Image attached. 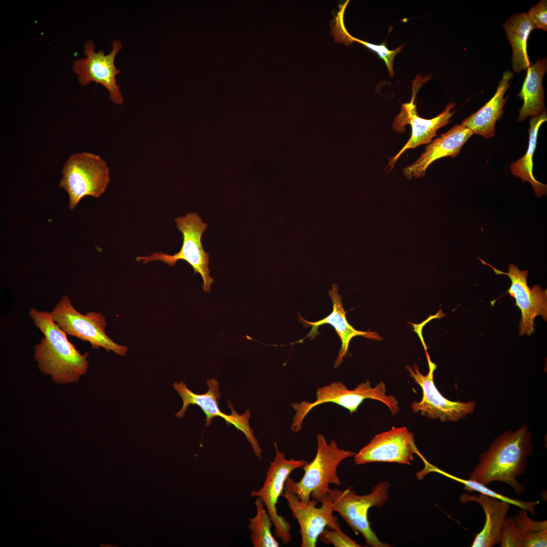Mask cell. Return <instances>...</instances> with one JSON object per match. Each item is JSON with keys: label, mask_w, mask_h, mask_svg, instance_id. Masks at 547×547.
Wrapping results in <instances>:
<instances>
[{"label": "cell", "mask_w": 547, "mask_h": 547, "mask_svg": "<svg viewBox=\"0 0 547 547\" xmlns=\"http://www.w3.org/2000/svg\"><path fill=\"white\" fill-rule=\"evenodd\" d=\"M532 439L526 424L515 431H505L479 455L469 479L484 485L502 482L510 485L516 494L523 493L525 487L517 478L526 472L528 458L534 448Z\"/></svg>", "instance_id": "6da1fadb"}, {"label": "cell", "mask_w": 547, "mask_h": 547, "mask_svg": "<svg viewBox=\"0 0 547 547\" xmlns=\"http://www.w3.org/2000/svg\"><path fill=\"white\" fill-rule=\"evenodd\" d=\"M29 316L44 335L34 347L33 358L39 370L58 384L79 381L89 369L88 353L82 354L76 348L50 312L32 307Z\"/></svg>", "instance_id": "7a4b0ae2"}, {"label": "cell", "mask_w": 547, "mask_h": 547, "mask_svg": "<svg viewBox=\"0 0 547 547\" xmlns=\"http://www.w3.org/2000/svg\"><path fill=\"white\" fill-rule=\"evenodd\" d=\"M317 449L315 458L301 467L304 474L298 482L288 478L286 490L302 502L309 503L310 496L320 503L329 493V485L340 486L337 468L344 459L354 456L355 453L339 448L333 440L328 443L322 434L317 436Z\"/></svg>", "instance_id": "3957f363"}, {"label": "cell", "mask_w": 547, "mask_h": 547, "mask_svg": "<svg viewBox=\"0 0 547 547\" xmlns=\"http://www.w3.org/2000/svg\"><path fill=\"white\" fill-rule=\"evenodd\" d=\"M366 399H372L384 403L395 415L399 411L398 402L392 395L386 394L385 385L383 382L372 387L369 381L358 385L354 389H349L341 381L331 383L318 388L316 400L312 402H295L291 407L295 411L291 424L294 432L301 430L303 420L315 407L326 403L336 404L349 411L350 414L357 412L359 406Z\"/></svg>", "instance_id": "277c9868"}, {"label": "cell", "mask_w": 547, "mask_h": 547, "mask_svg": "<svg viewBox=\"0 0 547 547\" xmlns=\"http://www.w3.org/2000/svg\"><path fill=\"white\" fill-rule=\"evenodd\" d=\"M62 174L59 186L68 193L71 210L86 196L100 197L110 180L107 163L98 155L88 152L70 155L63 165Z\"/></svg>", "instance_id": "5b68a950"}, {"label": "cell", "mask_w": 547, "mask_h": 547, "mask_svg": "<svg viewBox=\"0 0 547 547\" xmlns=\"http://www.w3.org/2000/svg\"><path fill=\"white\" fill-rule=\"evenodd\" d=\"M389 484L386 481L378 483L370 493L360 495L350 488L344 491L330 489L329 493L332 501L334 512H337L350 528L365 538L367 546L387 547L381 541L371 529L368 519V512L371 507L383 506L389 498Z\"/></svg>", "instance_id": "8992f818"}, {"label": "cell", "mask_w": 547, "mask_h": 547, "mask_svg": "<svg viewBox=\"0 0 547 547\" xmlns=\"http://www.w3.org/2000/svg\"><path fill=\"white\" fill-rule=\"evenodd\" d=\"M50 314L67 335L89 342L93 349L102 347L121 356L126 355L128 347L115 343L106 334V322L101 313L82 314L73 306L70 298L63 295Z\"/></svg>", "instance_id": "52a82bcc"}, {"label": "cell", "mask_w": 547, "mask_h": 547, "mask_svg": "<svg viewBox=\"0 0 547 547\" xmlns=\"http://www.w3.org/2000/svg\"><path fill=\"white\" fill-rule=\"evenodd\" d=\"M175 221L183 238L179 251L173 255L156 252L150 256L137 257L136 260H142L145 264L160 260L170 266H174L178 260H184L192 266L194 274L199 273L201 276L203 290L206 292H210L211 286L214 280L210 276L209 253L204 250L201 241L203 233L207 228V224L203 222L202 218L194 213L175 218Z\"/></svg>", "instance_id": "ba28073f"}, {"label": "cell", "mask_w": 547, "mask_h": 547, "mask_svg": "<svg viewBox=\"0 0 547 547\" xmlns=\"http://www.w3.org/2000/svg\"><path fill=\"white\" fill-rule=\"evenodd\" d=\"M206 383L208 390L206 393L202 394H196L191 391L182 381L179 383L176 382L173 383L174 388L183 401L182 406L176 413L175 416L177 418L183 417L190 405H197L201 408L206 415V427L211 424L212 420L214 417H221L228 424L233 425L237 429L243 433L256 455L261 454L262 449L249 425V420L251 415L250 410H247L243 414H240L228 401L227 406L230 410L231 414H227L221 412L219 406L220 393L218 381L215 378H211L208 379Z\"/></svg>", "instance_id": "9c48e42d"}, {"label": "cell", "mask_w": 547, "mask_h": 547, "mask_svg": "<svg viewBox=\"0 0 547 547\" xmlns=\"http://www.w3.org/2000/svg\"><path fill=\"white\" fill-rule=\"evenodd\" d=\"M425 350L429 368L427 374L421 373L417 365L406 367L410 376L422 390L421 401H414L411 404L413 411L419 412L429 419H438L443 422H457L473 413L476 407L475 401H451L440 393L434 381V372L437 365L431 360L426 349Z\"/></svg>", "instance_id": "30bf717a"}, {"label": "cell", "mask_w": 547, "mask_h": 547, "mask_svg": "<svg viewBox=\"0 0 547 547\" xmlns=\"http://www.w3.org/2000/svg\"><path fill=\"white\" fill-rule=\"evenodd\" d=\"M274 445L276 455L266 472L263 485L258 490L251 491L250 495L261 498L273 523L276 537L286 544L291 541V525L278 514L276 505L280 496L284 492V486L290 474L295 469L301 468L308 462L303 459H286L285 454L279 450L276 442Z\"/></svg>", "instance_id": "8fae6325"}, {"label": "cell", "mask_w": 547, "mask_h": 547, "mask_svg": "<svg viewBox=\"0 0 547 547\" xmlns=\"http://www.w3.org/2000/svg\"><path fill=\"white\" fill-rule=\"evenodd\" d=\"M111 52L105 54L103 50L96 52L92 41H87L83 53L86 57L74 61L72 69L78 75V81L82 86L85 87L94 82L102 85L109 92V97L115 104L123 103V97L120 87L116 83V75L121 71L114 64L116 54L123 46L118 40H114Z\"/></svg>", "instance_id": "7c38bea8"}, {"label": "cell", "mask_w": 547, "mask_h": 547, "mask_svg": "<svg viewBox=\"0 0 547 547\" xmlns=\"http://www.w3.org/2000/svg\"><path fill=\"white\" fill-rule=\"evenodd\" d=\"M419 452L414 435L406 427H392L376 435L354 456L356 464L374 462H397L411 465L414 454Z\"/></svg>", "instance_id": "4fadbf2b"}, {"label": "cell", "mask_w": 547, "mask_h": 547, "mask_svg": "<svg viewBox=\"0 0 547 547\" xmlns=\"http://www.w3.org/2000/svg\"><path fill=\"white\" fill-rule=\"evenodd\" d=\"M480 260L493 269L497 275H505L511 281V285L507 292L516 299V305L521 310V318L519 324V334L530 335L534 332L535 318L541 316L547 320V292L537 284L532 288L528 287L527 278L528 270H521L513 263L509 266L508 272L497 269L490 264Z\"/></svg>", "instance_id": "5bb4252c"}, {"label": "cell", "mask_w": 547, "mask_h": 547, "mask_svg": "<svg viewBox=\"0 0 547 547\" xmlns=\"http://www.w3.org/2000/svg\"><path fill=\"white\" fill-rule=\"evenodd\" d=\"M282 495L286 499L293 518L299 524L301 547L316 546L320 535L327 526L333 528L340 525L337 517L333 515L329 493L323 498L320 507H317L319 502L317 500L313 499L309 503H305L286 490Z\"/></svg>", "instance_id": "9a60e30c"}, {"label": "cell", "mask_w": 547, "mask_h": 547, "mask_svg": "<svg viewBox=\"0 0 547 547\" xmlns=\"http://www.w3.org/2000/svg\"><path fill=\"white\" fill-rule=\"evenodd\" d=\"M414 98L415 97L413 96L410 102L402 104L401 111L393 123V129L399 133H403L405 126L410 125L412 128V134L401 150L389 160L388 166H391V168L405 150L429 143L432 139L437 135L438 130L450 122V120L455 112H451L456 104L453 102L448 104L445 110L435 118L431 119L421 118L418 115L416 105L414 103Z\"/></svg>", "instance_id": "2e32d148"}, {"label": "cell", "mask_w": 547, "mask_h": 547, "mask_svg": "<svg viewBox=\"0 0 547 547\" xmlns=\"http://www.w3.org/2000/svg\"><path fill=\"white\" fill-rule=\"evenodd\" d=\"M473 134L462 124L454 125L432 141L415 162L404 169L405 176L409 179L423 176L428 167L435 161L446 157L455 158Z\"/></svg>", "instance_id": "e0dca14e"}, {"label": "cell", "mask_w": 547, "mask_h": 547, "mask_svg": "<svg viewBox=\"0 0 547 547\" xmlns=\"http://www.w3.org/2000/svg\"><path fill=\"white\" fill-rule=\"evenodd\" d=\"M459 498L463 503L470 501L478 503L485 514L484 527L476 535L471 546L493 547L499 544L502 528L511 504L481 493L476 495L463 493Z\"/></svg>", "instance_id": "ac0fdd59"}, {"label": "cell", "mask_w": 547, "mask_h": 547, "mask_svg": "<svg viewBox=\"0 0 547 547\" xmlns=\"http://www.w3.org/2000/svg\"><path fill=\"white\" fill-rule=\"evenodd\" d=\"M332 289L328 291L333 303V310L331 314L326 318L317 322L307 321L301 317L302 321L308 326H311L312 328L308 335L304 338L310 337L311 339L315 337L318 333V328L324 324H330L335 329L341 341V348L334 364V368H337L342 363L343 357L346 355L351 339L357 336H362L366 338L379 340L381 338L376 333L365 332L356 330L347 321L345 311L342 303V297L338 292L337 285H332Z\"/></svg>", "instance_id": "d6986e66"}, {"label": "cell", "mask_w": 547, "mask_h": 547, "mask_svg": "<svg viewBox=\"0 0 547 547\" xmlns=\"http://www.w3.org/2000/svg\"><path fill=\"white\" fill-rule=\"evenodd\" d=\"M513 77L512 71H505L493 96L479 110L463 120L462 124L470 129L473 134L480 135L487 139L493 137L495 133L496 123L501 118L503 106L508 98V97L504 98V95L510 87Z\"/></svg>", "instance_id": "ffe728a7"}, {"label": "cell", "mask_w": 547, "mask_h": 547, "mask_svg": "<svg viewBox=\"0 0 547 547\" xmlns=\"http://www.w3.org/2000/svg\"><path fill=\"white\" fill-rule=\"evenodd\" d=\"M547 71V59H537L527 69V74L518 96L523 104L520 110L518 122L527 117H536L545 112L542 79Z\"/></svg>", "instance_id": "44dd1931"}, {"label": "cell", "mask_w": 547, "mask_h": 547, "mask_svg": "<svg viewBox=\"0 0 547 547\" xmlns=\"http://www.w3.org/2000/svg\"><path fill=\"white\" fill-rule=\"evenodd\" d=\"M503 26L512 48L513 70L519 73L527 69L531 64L527 52V43L530 32L534 29L527 13L512 15Z\"/></svg>", "instance_id": "7402d4cb"}, {"label": "cell", "mask_w": 547, "mask_h": 547, "mask_svg": "<svg viewBox=\"0 0 547 547\" xmlns=\"http://www.w3.org/2000/svg\"><path fill=\"white\" fill-rule=\"evenodd\" d=\"M546 120V111L539 116L530 119L527 150L522 158L513 163L510 166L512 174L520 177L523 181L529 182L536 196L538 197L546 194L547 186L546 184L538 181L534 178L533 174L532 158L537 141L539 128Z\"/></svg>", "instance_id": "603a6c76"}, {"label": "cell", "mask_w": 547, "mask_h": 547, "mask_svg": "<svg viewBox=\"0 0 547 547\" xmlns=\"http://www.w3.org/2000/svg\"><path fill=\"white\" fill-rule=\"evenodd\" d=\"M421 456L420 457L421 458V459L424 462V467L421 471L418 472L416 474V476L418 479L421 480L425 476L430 473H438L446 477H447L449 479H451L454 481H455L463 484L464 485L463 489L470 493H472L474 491H477L478 492H479L480 493L495 497L500 500L507 502L512 505L518 506L521 509H523L527 512H529L532 515H535L536 506L540 502L539 500L524 501L510 498L501 494L498 493L490 489V488L487 487L486 485H483L474 480H471L470 479H462L452 475L449 473H448L443 471L442 470L438 468V467L435 466L434 465L430 463L424 458L423 456Z\"/></svg>", "instance_id": "cb8c5ba5"}, {"label": "cell", "mask_w": 547, "mask_h": 547, "mask_svg": "<svg viewBox=\"0 0 547 547\" xmlns=\"http://www.w3.org/2000/svg\"><path fill=\"white\" fill-rule=\"evenodd\" d=\"M528 512L521 509L513 518L521 542L522 547L547 546V521H534L528 516Z\"/></svg>", "instance_id": "d4e9b609"}, {"label": "cell", "mask_w": 547, "mask_h": 547, "mask_svg": "<svg viewBox=\"0 0 547 547\" xmlns=\"http://www.w3.org/2000/svg\"><path fill=\"white\" fill-rule=\"evenodd\" d=\"M256 515L249 519L248 528L251 531L250 539L254 547H278L279 542L273 536L271 528L273 523L264 504L259 497L255 502Z\"/></svg>", "instance_id": "484cf974"}, {"label": "cell", "mask_w": 547, "mask_h": 547, "mask_svg": "<svg viewBox=\"0 0 547 547\" xmlns=\"http://www.w3.org/2000/svg\"><path fill=\"white\" fill-rule=\"evenodd\" d=\"M336 26H337V32L338 31L337 33V35H339L341 37V39L344 40V42H357L376 52L384 61L390 76L391 77L394 76L395 73L393 69L394 59L396 55L402 51V46L398 47L395 50H390L387 48L385 43L379 45H376L356 38L348 33L344 27L343 20H339Z\"/></svg>", "instance_id": "4316f807"}, {"label": "cell", "mask_w": 547, "mask_h": 547, "mask_svg": "<svg viewBox=\"0 0 547 547\" xmlns=\"http://www.w3.org/2000/svg\"><path fill=\"white\" fill-rule=\"evenodd\" d=\"M318 539L324 543L331 544L335 547L362 546L343 533L340 525L333 528H325Z\"/></svg>", "instance_id": "83f0119b"}, {"label": "cell", "mask_w": 547, "mask_h": 547, "mask_svg": "<svg viewBox=\"0 0 547 547\" xmlns=\"http://www.w3.org/2000/svg\"><path fill=\"white\" fill-rule=\"evenodd\" d=\"M528 18L533 28L547 30V1L541 0L532 7L528 13Z\"/></svg>", "instance_id": "f1b7e54d"}]
</instances>
